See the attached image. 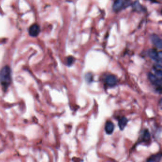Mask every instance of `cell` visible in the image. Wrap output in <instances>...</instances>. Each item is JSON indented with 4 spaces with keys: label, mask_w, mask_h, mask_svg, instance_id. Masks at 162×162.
<instances>
[{
    "label": "cell",
    "mask_w": 162,
    "mask_h": 162,
    "mask_svg": "<svg viewBox=\"0 0 162 162\" xmlns=\"http://www.w3.org/2000/svg\"><path fill=\"white\" fill-rule=\"evenodd\" d=\"M12 82V70L8 66H5L0 70V84L4 91L8 89Z\"/></svg>",
    "instance_id": "cell-1"
},
{
    "label": "cell",
    "mask_w": 162,
    "mask_h": 162,
    "mask_svg": "<svg viewBox=\"0 0 162 162\" xmlns=\"http://www.w3.org/2000/svg\"><path fill=\"white\" fill-rule=\"evenodd\" d=\"M148 79L153 85L156 87V90L159 93H161L162 90V78H159L155 75L149 73L148 75Z\"/></svg>",
    "instance_id": "cell-2"
},
{
    "label": "cell",
    "mask_w": 162,
    "mask_h": 162,
    "mask_svg": "<svg viewBox=\"0 0 162 162\" xmlns=\"http://www.w3.org/2000/svg\"><path fill=\"white\" fill-rule=\"evenodd\" d=\"M148 54L152 60L155 61L157 63L162 64V54L161 51L158 52L155 50L151 49L149 51Z\"/></svg>",
    "instance_id": "cell-3"
},
{
    "label": "cell",
    "mask_w": 162,
    "mask_h": 162,
    "mask_svg": "<svg viewBox=\"0 0 162 162\" xmlns=\"http://www.w3.org/2000/svg\"><path fill=\"white\" fill-rule=\"evenodd\" d=\"M152 42L153 44L155 46L156 48L159 49H161L162 48V41L159 37L156 34H153L152 35L151 38Z\"/></svg>",
    "instance_id": "cell-4"
},
{
    "label": "cell",
    "mask_w": 162,
    "mask_h": 162,
    "mask_svg": "<svg viewBox=\"0 0 162 162\" xmlns=\"http://www.w3.org/2000/svg\"><path fill=\"white\" fill-rule=\"evenodd\" d=\"M40 32V28L39 26L37 24L32 25L30 27L29 33L30 35L32 37H36Z\"/></svg>",
    "instance_id": "cell-5"
},
{
    "label": "cell",
    "mask_w": 162,
    "mask_h": 162,
    "mask_svg": "<svg viewBox=\"0 0 162 162\" xmlns=\"http://www.w3.org/2000/svg\"><path fill=\"white\" fill-rule=\"evenodd\" d=\"M105 82L109 86L114 87L116 85L118 81L117 78L114 75H110L106 77L105 79Z\"/></svg>",
    "instance_id": "cell-6"
},
{
    "label": "cell",
    "mask_w": 162,
    "mask_h": 162,
    "mask_svg": "<svg viewBox=\"0 0 162 162\" xmlns=\"http://www.w3.org/2000/svg\"><path fill=\"white\" fill-rule=\"evenodd\" d=\"M125 0H115L113 4V10L115 12L120 11L125 5Z\"/></svg>",
    "instance_id": "cell-7"
},
{
    "label": "cell",
    "mask_w": 162,
    "mask_h": 162,
    "mask_svg": "<svg viewBox=\"0 0 162 162\" xmlns=\"http://www.w3.org/2000/svg\"><path fill=\"white\" fill-rule=\"evenodd\" d=\"M115 126L114 124L110 121L107 122L105 124V130L107 134L111 135L114 130Z\"/></svg>",
    "instance_id": "cell-8"
},
{
    "label": "cell",
    "mask_w": 162,
    "mask_h": 162,
    "mask_svg": "<svg viewBox=\"0 0 162 162\" xmlns=\"http://www.w3.org/2000/svg\"><path fill=\"white\" fill-rule=\"evenodd\" d=\"M154 70L155 74V76L159 78H162V66L161 64L156 63L154 66Z\"/></svg>",
    "instance_id": "cell-9"
},
{
    "label": "cell",
    "mask_w": 162,
    "mask_h": 162,
    "mask_svg": "<svg viewBox=\"0 0 162 162\" xmlns=\"http://www.w3.org/2000/svg\"><path fill=\"white\" fill-rule=\"evenodd\" d=\"M162 158L161 153H158L156 155H151L149 158H148L147 160V162H158L161 160Z\"/></svg>",
    "instance_id": "cell-10"
},
{
    "label": "cell",
    "mask_w": 162,
    "mask_h": 162,
    "mask_svg": "<svg viewBox=\"0 0 162 162\" xmlns=\"http://www.w3.org/2000/svg\"><path fill=\"white\" fill-rule=\"evenodd\" d=\"M128 122V119L125 117H122L118 121V126L121 130H123Z\"/></svg>",
    "instance_id": "cell-11"
},
{
    "label": "cell",
    "mask_w": 162,
    "mask_h": 162,
    "mask_svg": "<svg viewBox=\"0 0 162 162\" xmlns=\"http://www.w3.org/2000/svg\"><path fill=\"white\" fill-rule=\"evenodd\" d=\"M150 134L148 130H146L144 132L143 140L144 142H147L150 140Z\"/></svg>",
    "instance_id": "cell-12"
},
{
    "label": "cell",
    "mask_w": 162,
    "mask_h": 162,
    "mask_svg": "<svg viewBox=\"0 0 162 162\" xmlns=\"http://www.w3.org/2000/svg\"><path fill=\"white\" fill-rule=\"evenodd\" d=\"M74 62V58L72 56H70L67 59V64L69 66L72 65Z\"/></svg>",
    "instance_id": "cell-13"
},
{
    "label": "cell",
    "mask_w": 162,
    "mask_h": 162,
    "mask_svg": "<svg viewBox=\"0 0 162 162\" xmlns=\"http://www.w3.org/2000/svg\"><path fill=\"white\" fill-rule=\"evenodd\" d=\"M134 8L136 10H138V11L140 10L141 7H140V4L138 1L135 2V4H134Z\"/></svg>",
    "instance_id": "cell-14"
},
{
    "label": "cell",
    "mask_w": 162,
    "mask_h": 162,
    "mask_svg": "<svg viewBox=\"0 0 162 162\" xmlns=\"http://www.w3.org/2000/svg\"><path fill=\"white\" fill-rule=\"evenodd\" d=\"M151 1H154V2H155V1H156V0H151Z\"/></svg>",
    "instance_id": "cell-15"
}]
</instances>
